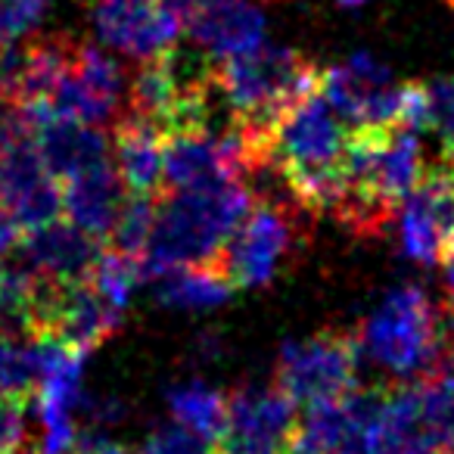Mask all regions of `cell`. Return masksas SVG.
<instances>
[{
	"label": "cell",
	"mask_w": 454,
	"mask_h": 454,
	"mask_svg": "<svg viewBox=\"0 0 454 454\" xmlns=\"http://www.w3.org/2000/svg\"><path fill=\"white\" fill-rule=\"evenodd\" d=\"M317 88L352 134L404 125L411 82H398L371 53H355L330 69H321Z\"/></svg>",
	"instance_id": "5b68a950"
},
{
	"label": "cell",
	"mask_w": 454,
	"mask_h": 454,
	"mask_svg": "<svg viewBox=\"0 0 454 454\" xmlns=\"http://www.w3.org/2000/svg\"><path fill=\"white\" fill-rule=\"evenodd\" d=\"M109 156L128 193L162 190V131L140 115L121 113L115 121Z\"/></svg>",
	"instance_id": "2e32d148"
},
{
	"label": "cell",
	"mask_w": 454,
	"mask_h": 454,
	"mask_svg": "<svg viewBox=\"0 0 454 454\" xmlns=\"http://www.w3.org/2000/svg\"><path fill=\"white\" fill-rule=\"evenodd\" d=\"M305 221L293 218L290 212L265 202H253L247 218L234 227V234L218 253V268L227 280L243 290H259L278 278L284 259L293 253L302 237Z\"/></svg>",
	"instance_id": "52a82bcc"
},
{
	"label": "cell",
	"mask_w": 454,
	"mask_h": 454,
	"mask_svg": "<svg viewBox=\"0 0 454 454\" xmlns=\"http://www.w3.org/2000/svg\"><path fill=\"white\" fill-rule=\"evenodd\" d=\"M97 38L131 59L171 51L184 32V16L159 0H88Z\"/></svg>",
	"instance_id": "8fae6325"
},
{
	"label": "cell",
	"mask_w": 454,
	"mask_h": 454,
	"mask_svg": "<svg viewBox=\"0 0 454 454\" xmlns=\"http://www.w3.org/2000/svg\"><path fill=\"white\" fill-rule=\"evenodd\" d=\"M156 196L159 193H128V200L121 202V212H119V218H115L113 231H109L113 249L140 259L146 240H150L153 218H156Z\"/></svg>",
	"instance_id": "44dd1931"
},
{
	"label": "cell",
	"mask_w": 454,
	"mask_h": 454,
	"mask_svg": "<svg viewBox=\"0 0 454 454\" xmlns=\"http://www.w3.org/2000/svg\"><path fill=\"white\" fill-rule=\"evenodd\" d=\"M355 373H358V342L355 336L333 330L286 342L278 358V386L305 408L352 392Z\"/></svg>",
	"instance_id": "ba28073f"
},
{
	"label": "cell",
	"mask_w": 454,
	"mask_h": 454,
	"mask_svg": "<svg viewBox=\"0 0 454 454\" xmlns=\"http://www.w3.org/2000/svg\"><path fill=\"white\" fill-rule=\"evenodd\" d=\"M51 0H0V47H10L32 35L47 16Z\"/></svg>",
	"instance_id": "d4e9b609"
},
{
	"label": "cell",
	"mask_w": 454,
	"mask_h": 454,
	"mask_svg": "<svg viewBox=\"0 0 454 454\" xmlns=\"http://www.w3.org/2000/svg\"><path fill=\"white\" fill-rule=\"evenodd\" d=\"M94 454H134V451H128V448L113 445V442H100V445L94 448Z\"/></svg>",
	"instance_id": "f1b7e54d"
},
{
	"label": "cell",
	"mask_w": 454,
	"mask_h": 454,
	"mask_svg": "<svg viewBox=\"0 0 454 454\" xmlns=\"http://www.w3.org/2000/svg\"><path fill=\"white\" fill-rule=\"evenodd\" d=\"M448 371H454V346L448 348Z\"/></svg>",
	"instance_id": "1f68e13d"
},
{
	"label": "cell",
	"mask_w": 454,
	"mask_h": 454,
	"mask_svg": "<svg viewBox=\"0 0 454 454\" xmlns=\"http://www.w3.org/2000/svg\"><path fill=\"white\" fill-rule=\"evenodd\" d=\"M435 454H454V451H435Z\"/></svg>",
	"instance_id": "836d02e7"
},
{
	"label": "cell",
	"mask_w": 454,
	"mask_h": 454,
	"mask_svg": "<svg viewBox=\"0 0 454 454\" xmlns=\"http://www.w3.org/2000/svg\"><path fill=\"white\" fill-rule=\"evenodd\" d=\"M32 113L38 115L41 153L57 181H66L75 171L109 159V134L100 125L66 119V115H53L44 109H32Z\"/></svg>",
	"instance_id": "e0dca14e"
},
{
	"label": "cell",
	"mask_w": 454,
	"mask_h": 454,
	"mask_svg": "<svg viewBox=\"0 0 454 454\" xmlns=\"http://www.w3.org/2000/svg\"><path fill=\"white\" fill-rule=\"evenodd\" d=\"M159 302L168 309L181 311H206L218 309L231 299L234 284L227 280V274L218 268V262L212 265H181L171 271L159 274Z\"/></svg>",
	"instance_id": "ac0fdd59"
},
{
	"label": "cell",
	"mask_w": 454,
	"mask_h": 454,
	"mask_svg": "<svg viewBox=\"0 0 454 454\" xmlns=\"http://www.w3.org/2000/svg\"><path fill=\"white\" fill-rule=\"evenodd\" d=\"M41 380V340L0 333V395L28 402Z\"/></svg>",
	"instance_id": "ffe728a7"
},
{
	"label": "cell",
	"mask_w": 454,
	"mask_h": 454,
	"mask_svg": "<svg viewBox=\"0 0 454 454\" xmlns=\"http://www.w3.org/2000/svg\"><path fill=\"white\" fill-rule=\"evenodd\" d=\"M253 208V193L237 177L196 190L156 196L150 240L140 253V274L159 278L181 265H212L234 227Z\"/></svg>",
	"instance_id": "6da1fadb"
},
{
	"label": "cell",
	"mask_w": 454,
	"mask_h": 454,
	"mask_svg": "<svg viewBox=\"0 0 454 454\" xmlns=\"http://www.w3.org/2000/svg\"><path fill=\"white\" fill-rule=\"evenodd\" d=\"M165 398H168L171 417H175L177 423H184V427H190L193 433L215 442V435L221 433V423H224L227 395H221L206 380L190 377V380H184V383L171 386Z\"/></svg>",
	"instance_id": "d6986e66"
},
{
	"label": "cell",
	"mask_w": 454,
	"mask_h": 454,
	"mask_svg": "<svg viewBox=\"0 0 454 454\" xmlns=\"http://www.w3.org/2000/svg\"><path fill=\"white\" fill-rule=\"evenodd\" d=\"M215 82L234 125L249 134H268L271 125L321 82V66L284 44H268L237 57L215 59Z\"/></svg>",
	"instance_id": "7a4b0ae2"
},
{
	"label": "cell",
	"mask_w": 454,
	"mask_h": 454,
	"mask_svg": "<svg viewBox=\"0 0 454 454\" xmlns=\"http://www.w3.org/2000/svg\"><path fill=\"white\" fill-rule=\"evenodd\" d=\"M196 352H200V358H218L221 355V336H200V342H196Z\"/></svg>",
	"instance_id": "83f0119b"
},
{
	"label": "cell",
	"mask_w": 454,
	"mask_h": 454,
	"mask_svg": "<svg viewBox=\"0 0 454 454\" xmlns=\"http://www.w3.org/2000/svg\"><path fill=\"white\" fill-rule=\"evenodd\" d=\"M240 171V131L234 128H171L162 131V187L196 190L231 181ZM240 181V177H237Z\"/></svg>",
	"instance_id": "7c38bea8"
},
{
	"label": "cell",
	"mask_w": 454,
	"mask_h": 454,
	"mask_svg": "<svg viewBox=\"0 0 454 454\" xmlns=\"http://www.w3.org/2000/svg\"><path fill=\"white\" fill-rule=\"evenodd\" d=\"M159 4H165V7L177 10L181 16H187V10L193 7V0H159Z\"/></svg>",
	"instance_id": "f546056e"
},
{
	"label": "cell",
	"mask_w": 454,
	"mask_h": 454,
	"mask_svg": "<svg viewBox=\"0 0 454 454\" xmlns=\"http://www.w3.org/2000/svg\"><path fill=\"white\" fill-rule=\"evenodd\" d=\"M340 7H361V4H367V0H336Z\"/></svg>",
	"instance_id": "4dcf8cb0"
},
{
	"label": "cell",
	"mask_w": 454,
	"mask_h": 454,
	"mask_svg": "<svg viewBox=\"0 0 454 454\" xmlns=\"http://www.w3.org/2000/svg\"><path fill=\"white\" fill-rule=\"evenodd\" d=\"M184 28L212 59L237 57L265 41V16L253 0H193Z\"/></svg>",
	"instance_id": "5bb4252c"
},
{
	"label": "cell",
	"mask_w": 454,
	"mask_h": 454,
	"mask_svg": "<svg viewBox=\"0 0 454 454\" xmlns=\"http://www.w3.org/2000/svg\"><path fill=\"white\" fill-rule=\"evenodd\" d=\"M358 352L398 377H435L448 371L445 327L427 290L402 284L358 327Z\"/></svg>",
	"instance_id": "3957f363"
},
{
	"label": "cell",
	"mask_w": 454,
	"mask_h": 454,
	"mask_svg": "<svg viewBox=\"0 0 454 454\" xmlns=\"http://www.w3.org/2000/svg\"><path fill=\"white\" fill-rule=\"evenodd\" d=\"M59 190H63V212L69 215L72 224L97 240H106L125 202V184L115 171L113 156L69 175L59 181Z\"/></svg>",
	"instance_id": "9a60e30c"
},
{
	"label": "cell",
	"mask_w": 454,
	"mask_h": 454,
	"mask_svg": "<svg viewBox=\"0 0 454 454\" xmlns=\"http://www.w3.org/2000/svg\"><path fill=\"white\" fill-rule=\"evenodd\" d=\"M398 243L417 265H435L454 249V165L442 159L398 206Z\"/></svg>",
	"instance_id": "9c48e42d"
},
{
	"label": "cell",
	"mask_w": 454,
	"mask_h": 454,
	"mask_svg": "<svg viewBox=\"0 0 454 454\" xmlns=\"http://www.w3.org/2000/svg\"><path fill=\"white\" fill-rule=\"evenodd\" d=\"M88 280L115 305V309L125 311V305L131 302L134 286L144 280V274H140V262L134 259V255H125V253H119V249H109V253L103 249Z\"/></svg>",
	"instance_id": "7402d4cb"
},
{
	"label": "cell",
	"mask_w": 454,
	"mask_h": 454,
	"mask_svg": "<svg viewBox=\"0 0 454 454\" xmlns=\"http://www.w3.org/2000/svg\"><path fill=\"white\" fill-rule=\"evenodd\" d=\"M26 442V402L0 395V454H16Z\"/></svg>",
	"instance_id": "484cf974"
},
{
	"label": "cell",
	"mask_w": 454,
	"mask_h": 454,
	"mask_svg": "<svg viewBox=\"0 0 454 454\" xmlns=\"http://www.w3.org/2000/svg\"><path fill=\"white\" fill-rule=\"evenodd\" d=\"M299 404L278 383H247L227 395L215 454H290Z\"/></svg>",
	"instance_id": "8992f818"
},
{
	"label": "cell",
	"mask_w": 454,
	"mask_h": 454,
	"mask_svg": "<svg viewBox=\"0 0 454 454\" xmlns=\"http://www.w3.org/2000/svg\"><path fill=\"white\" fill-rule=\"evenodd\" d=\"M0 212L22 234L63 215V190L41 153L38 115L26 106H7L0 119Z\"/></svg>",
	"instance_id": "277c9868"
},
{
	"label": "cell",
	"mask_w": 454,
	"mask_h": 454,
	"mask_svg": "<svg viewBox=\"0 0 454 454\" xmlns=\"http://www.w3.org/2000/svg\"><path fill=\"white\" fill-rule=\"evenodd\" d=\"M16 454H38V451H22V448H20V451H16Z\"/></svg>",
	"instance_id": "d6a6232c"
},
{
	"label": "cell",
	"mask_w": 454,
	"mask_h": 454,
	"mask_svg": "<svg viewBox=\"0 0 454 454\" xmlns=\"http://www.w3.org/2000/svg\"><path fill=\"white\" fill-rule=\"evenodd\" d=\"M103 240L90 237L72 221H47V224L26 231L20 243H16V255L38 274L41 280H53V284H75V280H88L94 271L97 259H100Z\"/></svg>",
	"instance_id": "4fadbf2b"
},
{
	"label": "cell",
	"mask_w": 454,
	"mask_h": 454,
	"mask_svg": "<svg viewBox=\"0 0 454 454\" xmlns=\"http://www.w3.org/2000/svg\"><path fill=\"white\" fill-rule=\"evenodd\" d=\"M442 265H445V293H448V317H451L454 324V249L442 259Z\"/></svg>",
	"instance_id": "4316f807"
},
{
	"label": "cell",
	"mask_w": 454,
	"mask_h": 454,
	"mask_svg": "<svg viewBox=\"0 0 454 454\" xmlns=\"http://www.w3.org/2000/svg\"><path fill=\"white\" fill-rule=\"evenodd\" d=\"M125 94L128 90L121 66L103 47L75 41L63 82H59L57 94L47 103L44 113L103 128L113 119H119Z\"/></svg>",
	"instance_id": "30bf717a"
},
{
	"label": "cell",
	"mask_w": 454,
	"mask_h": 454,
	"mask_svg": "<svg viewBox=\"0 0 454 454\" xmlns=\"http://www.w3.org/2000/svg\"><path fill=\"white\" fill-rule=\"evenodd\" d=\"M427 128L442 140V159L454 165V75L427 84Z\"/></svg>",
	"instance_id": "603a6c76"
},
{
	"label": "cell",
	"mask_w": 454,
	"mask_h": 454,
	"mask_svg": "<svg viewBox=\"0 0 454 454\" xmlns=\"http://www.w3.org/2000/svg\"><path fill=\"white\" fill-rule=\"evenodd\" d=\"M140 454H215L212 439L193 433L184 423H165V427H156L150 435H146Z\"/></svg>",
	"instance_id": "cb8c5ba5"
},
{
	"label": "cell",
	"mask_w": 454,
	"mask_h": 454,
	"mask_svg": "<svg viewBox=\"0 0 454 454\" xmlns=\"http://www.w3.org/2000/svg\"><path fill=\"white\" fill-rule=\"evenodd\" d=\"M445 255H448V253H445Z\"/></svg>",
	"instance_id": "e575fe53"
}]
</instances>
